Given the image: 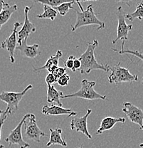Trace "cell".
Masks as SVG:
<instances>
[{
	"mask_svg": "<svg viewBox=\"0 0 143 148\" xmlns=\"http://www.w3.org/2000/svg\"><path fill=\"white\" fill-rule=\"evenodd\" d=\"M98 40H94L93 42L87 43V49L82 55L80 56L79 60L81 62V67L78 71L81 74H88L93 70H101L109 71L107 64H99L95 59V50L98 46Z\"/></svg>",
	"mask_w": 143,
	"mask_h": 148,
	"instance_id": "1",
	"label": "cell"
},
{
	"mask_svg": "<svg viewBox=\"0 0 143 148\" xmlns=\"http://www.w3.org/2000/svg\"><path fill=\"white\" fill-rule=\"evenodd\" d=\"M73 9L76 12V21L73 25V24L70 25L72 32H75L77 29H79L82 27L90 25H96L98 27V31L105 29V23L98 19L97 17L92 4L88 6L87 8L83 12H78L76 9Z\"/></svg>",
	"mask_w": 143,
	"mask_h": 148,
	"instance_id": "2",
	"label": "cell"
},
{
	"mask_svg": "<svg viewBox=\"0 0 143 148\" xmlns=\"http://www.w3.org/2000/svg\"><path fill=\"white\" fill-rule=\"evenodd\" d=\"M95 85H96L95 81H89L87 79H83L81 81V88L78 91L71 94L64 95L61 97V98L66 99V98H78L89 100V101H93V100L98 99L105 100L106 95H101L94 90Z\"/></svg>",
	"mask_w": 143,
	"mask_h": 148,
	"instance_id": "3",
	"label": "cell"
},
{
	"mask_svg": "<svg viewBox=\"0 0 143 148\" xmlns=\"http://www.w3.org/2000/svg\"><path fill=\"white\" fill-rule=\"evenodd\" d=\"M108 70L110 71V74L108 75V82L119 85L122 83H133L138 81V76L132 74L126 68L120 66V62L114 66L107 65Z\"/></svg>",
	"mask_w": 143,
	"mask_h": 148,
	"instance_id": "4",
	"label": "cell"
},
{
	"mask_svg": "<svg viewBox=\"0 0 143 148\" xmlns=\"http://www.w3.org/2000/svg\"><path fill=\"white\" fill-rule=\"evenodd\" d=\"M33 86L29 85L23 91L19 92L2 91L0 94V101L4 102L7 104V109L5 111L8 114L14 113L19 108V103L22 100L23 97L26 95L29 90L32 89Z\"/></svg>",
	"mask_w": 143,
	"mask_h": 148,
	"instance_id": "5",
	"label": "cell"
},
{
	"mask_svg": "<svg viewBox=\"0 0 143 148\" xmlns=\"http://www.w3.org/2000/svg\"><path fill=\"white\" fill-rule=\"evenodd\" d=\"M24 125L25 135L29 140H33L36 143H40L41 138L46 136V134L38 127L36 116L34 114L29 113L26 115Z\"/></svg>",
	"mask_w": 143,
	"mask_h": 148,
	"instance_id": "6",
	"label": "cell"
},
{
	"mask_svg": "<svg viewBox=\"0 0 143 148\" xmlns=\"http://www.w3.org/2000/svg\"><path fill=\"white\" fill-rule=\"evenodd\" d=\"M125 14L122 7L117 9V16H118V28H117V37L113 41V44H116L119 40L122 41V45H125V42L128 39V33L133 29L132 24H127L125 21Z\"/></svg>",
	"mask_w": 143,
	"mask_h": 148,
	"instance_id": "7",
	"label": "cell"
},
{
	"mask_svg": "<svg viewBox=\"0 0 143 148\" xmlns=\"http://www.w3.org/2000/svg\"><path fill=\"white\" fill-rule=\"evenodd\" d=\"M20 22H15L14 28L12 31V33L10 35L8 38H6L4 41H3L1 43V49H7V51L9 52L10 58V61L12 64H14L15 62L14 58V53L15 50L16 49L18 45V38H17V29L21 26Z\"/></svg>",
	"mask_w": 143,
	"mask_h": 148,
	"instance_id": "8",
	"label": "cell"
},
{
	"mask_svg": "<svg viewBox=\"0 0 143 148\" xmlns=\"http://www.w3.org/2000/svg\"><path fill=\"white\" fill-rule=\"evenodd\" d=\"M26 119V115H24L22 120L20 121L19 124L16 125L13 130L11 131L10 134L7 138H5V141L9 144V147L13 145H16L19 148H29V144L24 141L22 136V126L24 125V121Z\"/></svg>",
	"mask_w": 143,
	"mask_h": 148,
	"instance_id": "9",
	"label": "cell"
},
{
	"mask_svg": "<svg viewBox=\"0 0 143 148\" xmlns=\"http://www.w3.org/2000/svg\"><path fill=\"white\" fill-rule=\"evenodd\" d=\"M122 112L128 118V119L138 125L143 131V111L129 102H125L122 105Z\"/></svg>",
	"mask_w": 143,
	"mask_h": 148,
	"instance_id": "10",
	"label": "cell"
},
{
	"mask_svg": "<svg viewBox=\"0 0 143 148\" xmlns=\"http://www.w3.org/2000/svg\"><path fill=\"white\" fill-rule=\"evenodd\" d=\"M92 112L91 109L88 108L86 110V113L85 115L83 117H80V118H75L70 121V127L72 130L76 131L78 132H81V133L84 134L88 138L91 140L92 136L88 132L87 125V121L88 118L90 115V114Z\"/></svg>",
	"mask_w": 143,
	"mask_h": 148,
	"instance_id": "11",
	"label": "cell"
},
{
	"mask_svg": "<svg viewBox=\"0 0 143 148\" xmlns=\"http://www.w3.org/2000/svg\"><path fill=\"white\" fill-rule=\"evenodd\" d=\"M31 9V7H26L24 8V25L21 27V30L18 32V45H21L24 40L27 37H29V35L36 32V27L31 22L29 18V13Z\"/></svg>",
	"mask_w": 143,
	"mask_h": 148,
	"instance_id": "12",
	"label": "cell"
},
{
	"mask_svg": "<svg viewBox=\"0 0 143 148\" xmlns=\"http://www.w3.org/2000/svg\"><path fill=\"white\" fill-rule=\"evenodd\" d=\"M41 112L45 115H50V116H53V115H67L68 117L75 116L77 112L72 110L71 109L64 108L61 107L59 106H43Z\"/></svg>",
	"mask_w": 143,
	"mask_h": 148,
	"instance_id": "13",
	"label": "cell"
},
{
	"mask_svg": "<svg viewBox=\"0 0 143 148\" xmlns=\"http://www.w3.org/2000/svg\"><path fill=\"white\" fill-rule=\"evenodd\" d=\"M28 38V37L26 38L21 45H17L16 49L19 51L20 53L22 56L27 57V58H35L37 56L41 53V52L38 51L39 46H38V44H34V45L29 46L27 44Z\"/></svg>",
	"mask_w": 143,
	"mask_h": 148,
	"instance_id": "14",
	"label": "cell"
},
{
	"mask_svg": "<svg viewBox=\"0 0 143 148\" xmlns=\"http://www.w3.org/2000/svg\"><path fill=\"white\" fill-rule=\"evenodd\" d=\"M126 119L125 118H113V117H105L101 121L100 127L96 131L97 135H101L105 131L110 130L118 123H125Z\"/></svg>",
	"mask_w": 143,
	"mask_h": 148,
	"instance_id": "15",
	"label": "cell"
},
{
	"mask_svg": "<svg viewBox=\"0 0 143 148\" xmlns=\"http://www.w3.org/2000/svg\"><path fill=\"white\" fill-rule=\"evenodd\" d=\"M33 1L36 3H40L43 5H48L53 8H56L58 6L68 2H76L79 7L81 12H83L84 9L81 4V1H98V0H32Z\"/></svg>",
	"mask_w": 143,
	"mask_h": 148,
	"instance_id": "16",
	"label": "cell"
},
{
	"mask_svg": "<svg viewBox=\"0 0 143 148\" xmlns=\"http://www.w3.org/2000/svg\"><path fill=\"white\" fill-rule=\"evenodd\" d=\"M50 139L49 141L47 144V147L53 145H59L66 147L67 143L65 140L61 138V134H62V129L56 128L50 130Z\"/></svg>",
	"mask_w": 143,
	"mask_h": 148,
	"instance_id": "17",
	"label": "cell"
},
{
	"mask_svg": "<svg viewBox=\"0 0 143 148\" xmlns=\"http://www.w3.org/2000/svg\"><path fill=\"white\" fill-rule=\"evenodd\" d=\"M47 102L49 103H56L57 106L62 107V103L60 101L61 97L64 95L63 92L56 90L53 85L47 84Z\"/></svg>",
	"mask_w": 143,
	"mask_h": 148,
	"instance_id": "18",
	"label": "cell"
},
{
	"mask_svg": "<svg viewBox=\"0 0 143 148\" xmlns=\"http://www.w3.org/2000/svg\"><path fill=\"white\" fill-rule=\"evenodd\" d=\"M18 9V7L16 4L10 6L8 3L6 4L3 9L2 12L0 13V29H1L4 24H5L7 21L10 20V18L12 16V15L16 12Z\"/></svg>",
	"mask_w": 143,
	"mask_h": 148,
	"instance_id": "19",
	"label": "cell"
},
{
	"mask_svg": "<svg viewBox=\"0 0 143 148\" xmlns=\"http://www.w3.org/2000/svg\"><path fill=\"white\" fill-rule=\"evenodd\" d=\"M63 56L62 52L60 50L57 51L56 53L53 56H51L50 58L47 60L46 64L42 66V67L38 68V69H35L34 68V72H38L41 71L42 70H47L49 71L51 68H52L54 66H58V61L59 59Z\"/></svg>",
	"mask_w": 143,
	"mask_h": 148,
	"instance_id": "20",
	"label": "cell"
},
{
	"mask_svg": "<svg viewBox=\"0 0 143 148\" xmlns=\"http://www.w3.org/2000/svg\"><path fill=\"white\" fill-rule=\"evenodd\" d=\"M58 14V12L53 7L48 5H44V12L41 14H38L36 17L39 18H49L53 21Z\"/></svg>",
	"mask_w": 143,
	"mask_h": 148,
	"instance_id": "21",
	"label": "cell"
},
{
	"mask_svg": "<svg viewBox=\"0 0 143 148\" xmlns=\"http://www.w3.org/2000/svg\"><path fill=\"white\" fill-rule=\"evenodd\" d=\"M125 18L129 21H133L135 18L141 20L143 18V1H141L137 5L136 9L133 13L127 14L125 15Z\"/></svg>",
	"mask_w": 143,
	"mask_h": 148,
	"instance_id": "22",
	"label": "cell"
},
{
	"mask_svg": "<svg viewBox=\"0 0 143 148\" xmlns=\"http://www.w3.org/2000/svg\"><path fill=\"white\" fill-rule=\"evenodd\" d=\"M112 51H113L117 52L119 54H130L132 56H134L135 57H138L139 59H140L141 61H143V53L138 51H133L130 50V49H120V50H118V49H112Z\"/></svg>",
	"mask_w": 143,
	"mask_h": 148,
	"instance_id": "23",
	"label": "cell"
},
{
	"mask_svg": "<svg viewBox=\"0 0 143 148\" xmlns=\"http://www.w3.org/2000/svg\"><path fill=\"white\" fill-rule=\"evenodd\" d=\"M76 2H68V3H64V4H61V5L58 6V7L55 8L56 11L58 12V13H59V14L61 16H65L66 14L68 13V12L69 11V9H73V5Z\"/></svg>",
	"mask_w": 143,
	"mask_h": 148,
	"instance_id": "24",
	"label": "cell"
},
{
	"mask_svg": "<svg viewBox=\"0 0 143 148\" xmlns=\"http://www.w3.org/2000/svg\"><path fill=\"white\" fill-rule=\"evenodd\" d=\"M10 114L7 113L5 110H0V141L1 139V132H2V127L5 120L7 119Z\"/></svg>",
	"mask_w": 143,
	"mask_h": 148,
	"instance_id": "25",
	"label": "cell"
},
{
	"mask_svg": "<svg viewBox=\"0 0 143 148\" xmlns=\"http://www.w3.org/2000/svg\"><path fill=\"white\" fill-rule=\"evenodd\" d=\"M69 80H70V76H69L67 73H65L64 75H63L62 76H61L60 78H58L57 83L60 86L64 87V86H68Z\"/></svg>",
	"mask_w": 143,
	"mask_h": 148,
	"instance_id": "26",
	"label": "cell"
},
{
	"mask_svg": "<svg viewBox=\"0 0 143 148\" xmlns=\"http://www.w3.org/2000/svg\"><path fill=\"white\" fill-rule=\"evenodd\" d=\"M76 59L73 56H70L68 58L64 61V66L65 68L70 69L72 71H73V66H74V61Z\"/></svg>",
	"mask_w": 143,
	"mask_h": 148,
	"instance_id": "27",
	"label": "cell"
},
{
	"mask_svg": "<svg viewBox=\"0 0 143 148\" xmlns=\"http://www.w3.org/2000/svg\"><path fill=\"white\" fill-rule=\"evenodd\" d=\"M45 81H46V83H47V84L53 85L54 84V83H57L58 78H56V76L53 73H49L47 76H46Z\"/></svg>",
	"mask_w": 143,
	"mask_h": 148,
	"instance_id": "28",
	"label": "cell"
},
{
	"mask_svg": "<svg viewBox=\"0 0 143 148\" xmlns=\"http://www.w3.org/2000/svg\"><path fill=\"white\" fill-rule=\"evenodd\" d=\"M66 70L65 67H58L57 69V70L56 71V72H55L53 74L56 75V78H60L61 76H62L63 75H64L65 73H66Z\"/></svg>",
	"mask_w": 143,
	"mask_h": 148,
	"instance_id": "29",
	"label": "cell"
},
{
	"mask_svg": "<svg viewBox=\"0 0 143 148\" xmlns=\"http://www.w3.org/2000/svg\"><path fill=\"white\" fill-rule=\"evenodd\" d=\"M81 67V62L79 60V58H76L74 61V66H73V71L76 72V71H79V69Z\"/></svg>",
	"mask_w": 143,
	"mask_h": 148,
	"instance_id": "30",
	"label": "cell"
},
{
	"mask_svg": "<svg viewBox=\"0 0 143 148\" xmlns=\"http://www.w3.org/2000/svg\"><path fill=\"white\" fill-rule=\"evenodd\" d=\"M115 2H123L125 4H127L128 7H130V1H132L133 0H114Z\"/></svg>",
	"mask_w": 143,
	"mask_h": 148,
	"instance_id": "31",
	"label": "cell"
},
{
	"mask_svg": "<svg viewBox=\"0 0 143 148\" xmlns=\"http://www.w3.org/2000/svg\"><path fill=\"white\" fill-rule=\"evenodd\" d=\"M6 4H7V3L4 1V0H0V13L2 12L3 9H4V6L6 5Z\"/></svg>",
	"mask_w": 143,
	"mask_h": 148,
	"instance_id": "32",
	"label": "cell"
},
{
	"mask_svg": "<svg viewBox=\"0 0 143 148\" xmlns=\"http://www.w3.org/2000/svg\"><path fill=\"white\" fill-rule=\"evenodd\" d=\"M139 147H140V148H143V143H141V144L140 145H139Z\"/></svg>",
	"mask_w": 143,
	"mask_h": 148,
	"instance_id": "33",
	"label": "cell"
},
{
	"mask_svg": "<svg viewBox=\"0 0 143 148\" xmlns=\"http://www.w3.org/2000/svg\"><path fill=\"white\" fill-rule=\"evenodd\" d=\"M0 148H4V146L1 145H0Z\"/></svg>",
	"mask_w": 143,
	"mask_h": 148,
	"instance_id": "34",
	"label": "cell"
},
{
	"mask_svg": "<svg viewBox=\"0 0 143 148\" xmlns=\"http://www.w3.org/2000/svg\"><path fill=\"white\" fill-rule=\"evenodd\" d=\"M77 148H83V146H81V147H77Z\"/></svg>",
	"mask_w": 143,
	"mask_h": 148,
	"instance_id": "35",
	"label": "cell"
},
{
	"mask_svg": "<svg viewBox=\"0 0 143 148\" xmlns=\"http://www.w3.org/2000/svg\"><path fill=\"white\" fill-rule=\"evenodd\" d=\"M142 83H143V78H142Z\"/></svg>",
	"mask_w": 143,
	"mask_h": 148,
	"instance_id": "36",
	"label": "cell"
}]
</instances>
